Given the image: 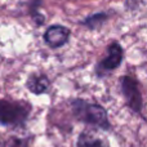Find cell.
<instances>
[{"instance_id": "6", "label": "cell", "mask_w": 147, "mask_h": 147, "mask_svg": "<svg viewBox=\"0 0 147 147\" xmlns=\"http://www.w3.org/2000/svg\"><path fill=\"white\" fill-rule=\"evenodd\" d=\"M75 147H111L109 140L97 133V130L85 128L78 134Z\"/></svg>"}, {"instance_id": "4", "label": "cell", "mask_w": 147, "mask_h": 147, "mask_svg": "<svg viewBox=\"0 0 147 147\" xmlns=\"http://www.w3.org/2000/svg\"><path fill=\"white\" fill-rule=\"evenodd\" d=\"M124 58L123 47L116 41H112L106 49V56L97 62L94 67V74L98 79H105L112 74L116 69H119Z\"/></svg>"}, {"instance_id": "8", "label": "cell", "mask_w": 147, "mask_h": 147, "mask_svg": "<svg viewBox=\"0 0 147 147\" xmlns=\"http://www.w3.org/2000/svg\"><path fill=\"white\" fill-rule=\"evenodd\" d=\"M32 142V134H5L0 137V147H31Z\"/></svg>"}, {"instance_id": "10", "label": "cell", "mask_w": 147, "mask_h": 147, "mask_svg": "<svg viewBox=\"0 0 147 147\" xmlns=\"http://www.w3.org/2000/svg\"><path fill=\"white\" fill-rule=\"evenodd\" d=\"M41 4H43L41 0H30V3H28V14H30L31 20L34 21L36 26H41L45 22L44 14H41L40 10H39Z\"/></svg>"}, {"instance_id": "2", "label": "cell", "mask_w": 147, "mask_h": 147, "mask_svg": "<svg viewBox=\"0 0 147 147\" xmlns=\"http://www.w3.org/2000/svg\"><path fill=\"white\" fill-rule=\"evenodd\" d=\"M34 106L26 99L0 98V127L12 130H25Z\"/></svg>"}, {"instance_id": "5", "label": "cell", "mask_w": 147, "mask_h": 147, "mask_svg": "<svg viewBox=\"0 0 147 147\" xmlns=\"http://www.w3.org/2000/svg\"><path fill=\"white\" fill-rule=\"evenodd\" d=\"M70 28L65 27L62 25H52L45 30L43 35V39L45 41V44L52 49H57L63 47L65 44H67L70 39Z\"/></svg>"}, {"instance_id": "1", "label": "cell", "mask_w": 147, "mask_h": 147, "mask_svg": "<svg viewBox=\"0 0 147 147\" xmlns=\"http://www.w3.org/2000/svg\"><path fill=\"white\" fill-rule=\"evenodd\" d=\"M69 107L72 119L76 123L94 130H102L106 133L112 132L109 111L101 103L84 98H71L69 101Z\"/></svg>"}, {"instance_id": "11", "label": "cell", "mask_w": 147, "mask_h": 147, "mask_svg": "<svg viewBox=\"0 0 147 147\" xmlns=\"http://www.w3.org/2000/svg\"><path fill=\"white\" fill-rule=\"evenodd\" d=\"M141 3H142V0H125V7L130 10H134Z\"/></svg>"}, {"instance_id": "9", "label": "cell", "mask_w": 147, "mask_h": 147, "mask_svg": "<svg viewBox=\"0 0 147 147\" xmlns=\"http://www.w3.org/2000/svg\"><path fill=\"white\" fill-rule=\"evenodd\" d=\"M107 18H109V14H107V13L99 12V13H94V14L84 18L80 23L83 26H85L86 28H89L90 31H94V30H98V28L107 21Z\"/></svg>"}, {"instance_id": "3", "label": "cell", "mask_w": 147, "mask_h": 147, "mask_svg": "<svg viewBox=\"0 0 147 147\" xmlns=\"http://www.w3.org/2000/svg\"><path fill=\"white\" fill-rule=\"evenodd\" d=\"M120 92H121V96L124 98L125 106L130 110V112L147 121V117L143 112L145 102H143L140 81L132 75L121 76V79H120Z\"/></svg>"}, {"instance_id": "7", "label": "cell", "mask_w": 147, "mask_h": 147, "mask_svg": "<svg viewBox=\"0 0 147 147\" xmlns=\"http://www.w3.org/2000/svg\"><path fill=\"white\" fill-rule=\"evenodd\" d=\"M25 86L31 94L35 96H43V94L49 93L51 90V79L48 78V75L43 72H32L27 78L25 83Z\"/></svg>"}]
</instances>
